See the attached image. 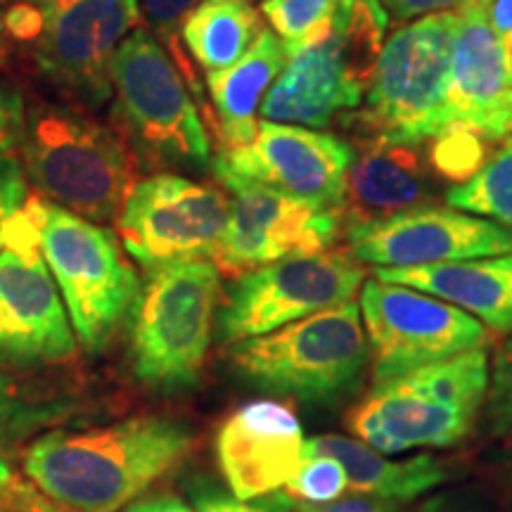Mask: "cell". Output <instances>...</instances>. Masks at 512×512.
Segmentation results:
<instances>
[{
	"label": "cell",
	"mask_w": 512,
	"mask_h": 512,
	"mask_svg": "<svg viewBox=\"0 0 512 512\" xmlns=\"http://www.w3.org/2000/svg\"><path fill=\"white\" fill-rule=\"evenodd\" d=\"M41 249L0 252V366L38 368L76 354L72 320Z\"/></svg>",
	"instance_id": "obj_17"
},
{
	"label": "cell",
	"mask_w": 512,
	"mask_h": 512,
	"mask_svg": "<svg viewBox=\"0 0 512 512\" xmlns=\"http://www.w3.org/2000/svg\"><path fill=\"white\" fill-rule=\"evenodd\" d=\"M430 169V159L415 145L361 140L344 181L342 216L347 226L425 207L434 195Z\"/></svg>",
	"instance_id": "obj_20"
},
{
	"label": "cell",
	"mask_w": 512,
	"mask_h": 512,
	"mask_svg": "<svg viewBox=\"0 0 512 512\" xmlns=\"http://www.w3.org/2000/svg\"><path fill=\"white\" fill-rule=\"evenodd\" d=\"M375 280L458 306L496 332H512V252L420 268H375Z\"/></svg>",
	"instance_id": "obj_21"
},
{
	"label": "cell",
	"mask_w": 512,
	"mask_h": 512,
	"mask_svg": "<svg viewBox=\"0 0 512 512\" xmlns=\"http://www.w3.org/2000/svg\"><path fill=\"white\" fill-rule=\"evenodd\" d=\"M38 249L81 347L105 349L131 318L140 292L138 275L112 230L38 200Z\"/></svg>",
	"instance_id": "obj_9"
},
{
	"label": "cell",
	"mask_w": 512,
	"mask_h": 512,
	"mask_svg": "<svg viewBox=\"0 0 512 512\" xmlns=\"http://www.w3.org/2000/svg\"><path fill=\"white\" fill-rule=\"evenodd\" d=\"M486 427L496 439H512V337L498 349L486 392Z\"/></svg>",
	"instance_id": "obj_30"
},
{
	"label": "cell",
	"mask_w": 512,
	"mask_h": 512,
	"mask_svg": "<svg viewBox=\"0 0 512 512\" xmlns=\"http://www.w3.org/2000/svg\"><path fill=\"white\" fill-rule=\"evenodd\" d=\"M202 0H143L145 19L150 24V31L162 46L169 48V55L181 69V74L190 72L188 62H185L183 50L178 46L181 38L183 22L190 17V12L200 5Z\"/></svg>",
	"instance_id": "obj_31"
},
{
	"label": "cell",
	"mask_w": 512,
	"mask_h": 512,
	"mask_svg": "<svg viewBox=\"0 0 512 512\" xmlns=\"http://www.w3.org/2000/svg\"><path fill=\"white\" fill-rule=\"evenodd\" d=\"M228 363L249 387L273 396L332 406L354 396L370 366L356 302L332 306L297 323L230 344Z\"/></svg>",
	"instance_id": "obj_3"
},
{
	"label": "cell",
	"mask_w": 512,
	"mask_h": 512,
	"mask_svg": "<svg viewBox=\"0 0 512 512\" xmlns=\"http://www.w3.org/2000/svg\"><path fill=\"white\" fill-rule=\"evenodd\" d=\"M221 302V271L211 259L147 268L131 311L133 375L157 392L195 387Z\"/></svg>",
	"instance_id": "obj_6"
},
{
	"label": "cell",
	"mask_w": 512,
	"mask_h": 512,
	"mask_svg": "<svg viewBox=\"0 0 512 512\" xmlns=\"http://www.w3.org/2000/svg\"><path fill=\"white\" fill-rule=\"evenodd\" d=\"M230 216V197L178 174L140 178L119 211L121 245L145 268L214 259Z\"/></svg>",
	"instance_id": "obj_13"
},
{
	"label": "cell",
	"mask_w": 512,
	"mask_h": 512,
	"mask_svg": "<svg viewBox=\"0 0 512 512\" xmlns=\"http://www.w3.org/2000/svg\"><path fill=\"white\" fill-rule=\"evenodd\" d=\"M17 150L43 200L93 223L119 219L136 183V157L117 128L60 102H31Z\"/></svg>",
	"instance_id": "obj_2"
},
{
	"label": "cell",
	"mask_w": 512,
	"mask_h": 512,
	"mask_svg": "<svg viewBox=\"0 0 512 512\" xmlns=\"http://www.w3.org/2000/svg\"><path fill=\"white\" fill-rule=\"evenodd\" d=\"M299 512H401L399 503L384 501V498L368 496V494H354L342 496L337 501L325 505H302Z\"/></svg>",
	"instance_id": "obj_37"
},
{
	"label": "cell",
	"mask_w": 512,
	"mask_h": 512,
	"mask_svg": "<svg viewBox=\"0 0 512 512\" xmlns=\"http://www.w3.org/2000/svg\"><path fill=\"white\" fill-rule=\"evenodd\" d=\"M19 0H0V69H5L15 57V15Z\"/></svg>",
	"instance_id": "obj_38"
},
{
	"label": "cell",
	"mask_w": 512,
	"mask_h": 512,
	"mask_svg": "<svg viewBox=\"0 0 512 512\" xmlns=\"http://www.w3.org/2000/svg\"><path fill=\"white\" fill-rule=\"evenodd\" d=\"M27 176L12 152H0V247L5 228L27 204Z\"/></svg>",
	"instance_id": "obj_33"
},
{
	"label": "cell",
	"mask_w": 512,
	"mask_h": 512,
	"mask_svg": "<svg viewBox=\"0 0 512 512\" xmlns=\"http://www.w3.org/2000/svg\"><path fill=\"white\" fill-rule=\"evenodd\" d=\"M510 510H512V498H510Z\"/></svg>",
	"instance_id": "obj_45"
},
{
	"label": "cell",
	"mask_w": 512,
	"mask_h": 512,
	"mask_svg": "<svg viewBox=\"0 0 512 512\" xmlns=\"http://www.w3.org/2000/svg\"><path fill=\"white\" fill-rule=\"evenodd\" d=\"M479 3H482V5H486V8H489V5L494 3V0H479Z\"/></svg>",
	"instance_id": "obj_43"
},
{
	"label": "cell",
	"mask_w": 512,
	"mask_h": 512,
	"mask_svg": "<svg viewBox=\"0 0 512 512\" xmlns=\"http://www.w3.org/2000/svg\"><path fill=\"white\" fill-rule=\"evenodd\" d=\"M389 19L396 22H415V19L453 12L465 8L470 0H380Z\"/></svg>",
	"instance_id": "obj_35"
},
{
	"label": "cell",
	"mask_w": 512,
	"mask_h": 512,
	"mask_svg": "<svg viewBox=\"0 0 512 512\" xmlns=\"http://www.w3.org/2000/svg\"><path fill=\"white\" fill-rule=\"evenodd\" d=\"M456 29L453 10L415 19L389 36L361 112L354 114L358 138L420 145L444 131Z\"/></svg>",
	"instance_id": "obj_8"
},
{
	"label": "cell",
	"mask_w": 512,
	"mask_h": 512,
	"mask_svg": "<svg viewBox=\"0 0 512 512\" xmlns=\"http://www.w3.org/2000/svg\"><path fill=\"white\" fill-rule=\"evenodd\" d=\"M283 491L299 508L302 505H325L347 494L349 477L337 458L306 456L299 475Z\"/></svg>",
	"instance_id": "obj_28"
},
{
	"label": "cell",
	"mask_w": 512,
	"mask_h": 512,
	"mask_svg": "<svg viewBox=\"0 0 512 512\" xmlns=\"http://www.w3.org/2000/svg\"><path fill=\"white\" fill-rule=\"evenodd\" d=\"M112 121L136 164L150 169L211 166V140L185 76L150 29L128 34L112 60Z\"/></svg>",
	"instance_id": "obj_4"
},
{
	"label": "cell",
	"mask_w": 512,
	"mask_h": 512,
	"mask_svg": "<svg viewBox=\"0 0 512 512\" xmlns=\"http://www.w3.org/2000/svg\"><path fill=\"white\" fill-rule=\"evenodd\" d=\"M287 53L273 29H261L252 48L226 69L207 74L219 150L247 145L256 136V112L283 72Z\"/></svg>",
	"instance_id": "obj_23"
},
{
	"label": "cell",
	"mask_w": 512,
	"mask_h": 512,
	"mask_svg": "<svg viewBox=\"0 0 512 512\" xmlns=\"http://www.w3.org/2000/svg\"><path fill=\"white\" fill-rule=\"evenodd\" d=\"M24 484L27 482H22V479L15 477L8 458H5L3 451H0V512H15L17 510L19 494H22Z\"/></svg>",
	"instance_id": "obj_39"
},
{
	"label": "cell",
	"mask_w": 512,
	"mask_h": 512,
	"mask_svg": "<svg viewBox=\"0 0 512 512\" xmlns=\"http://www.w3.org/2000/svg\"><path fill=\"white\" fill-rule=\"evenodd\" d=\"M264 24L252 0H202L183 22V46L204 72L235 64L252 48Z\"/></svg>",
	"instance_id": "obj_24"
},
{
	"label": "cell",
	"mask_w": 512,
	"mask_h": 512,
	"mask_svg": "<svg viewBox=\"0 0 512 512\" xmlns=\"http://www.w3.org/2000/svg\"><path fill=\"white\" fill-rule=\"evenodd\" d=\"M446 204L512 228V136L505 138L475 176L446 192Z\"/></svg>",
	"instance_id": "obj_25"
},
{
	"label": "cell",
	"mask_w": 512,
	"mask_h": 512,
	"mask_svg": "<svg viewBox=\"0 0 512 512\" xmlns=\"http://www.w3.org/2000/svg\"><path fill=\"white\" fill-rule=\"evenodd\" d=\"M339 5L342 0H264L261 15L292 57L328 34Z\"/></svg>",
	"instance_id": "obj_26"
},
{
	"label": "cell",
	"mask_w": 512,
	"mask_h": 512,
	"mask_svg": "<svg viewBox=\"0 0 512 512\" xmlns=\"http://www.w3.org/2000/svg\"><path fill=\"white\" fill-rule=\"evenodd\" d=\"M216 458L230 494L240 501L283 491L306 460L302 425L285 403L249 401L221 425Z\"/></svg>",
	"instance_id": "obj_19"
},
{
	"label": "cell",
	"mask_w": 512,
	"mask_h": 512,
	"mask_svg": "<svg viewBox=\"0 0 512 512\" xmlns=\"http://www.w3.org/2000/svg\"><path fill=\"white\" fill-rule=\"evenodd\" d=\"M15 512H69V510H64L62 505L53 503L48 496L36 494V489H31L29 484H24Z\"/></svg>",
	"instance_id": "obj_40"
},
{
	"label": "cell",
	"mask_w": 512,
	"mask_h": 512,
	"mask_svg": "<svg viewBox=\"0 0 512 512\" xmlns=\"http://www.w3.org/2000/svg\"><path fill=\"white\" fill-rule=\"evenodd\" d=\"M43 27L31 46L41 79L76 105L112 98V60L140 27V0H41Z\"/></svg>",
	"instance_id": "obj_12"
},
{
	"label": "cell",
	"mask_w": 512,
	"mask_h": 512,
	"mask_svg": "<svg viewBox=\"0 0 512 512\" xmlns=\"http://www.w3.org/2000/svg\"><path fill=\"white\" fill-rule=\"evenodd\" d=\"M512 41L498 34L489 10L470 0L458 10L451 76L446 91L448 126L475 128L489 140L512 133Z\"/></svg>",
	"instance_id": "obj_18"
},
{
	"label": "cell",
	"mask_w": 512,
	"mask_h": 512,
	"mask_svg": "<svg viewBox=\"0 0 512 512\" xmlns=\"http://www.w3.org/2000/svg\"><path fill=\"white\" fill-rule=\"evenodd\" d=\"M190 498L197 512H297L299 505L292 501L285 491L240 501V498L223 494L211 484L192 486Z\"/></svg>",
	"instance_id": "obj_32"
},
{
	"label": "cell",
	"mask_w": 512,
	"mask_h": 512,
	"mask_svg": "<svg viewBox=\"0 0 512 512\" xmlns=\"http://www.w3.org/2000/svg\"><path fill=\"white\" fill-rule=\"evenodd\" d=\"M510 112H512V95H510Z\"/></svg>",
	"instance_id": "obj_44"
},
{
	"label": "cell",
	"mask_w": 512,
	"mask_h": 512,
	"mask_svg": "<svg viewBox=\"0 0 512 512\" xmlns=\"http://www.w3.org/2000/svg\"><path fill=\"white\" fill-rule=\"evenodd\" d=\"M349 254L375 268H420L512 252V233L460 209L415 207L347 226Z\"/></svg>",
	"instance_id": "obj_16"
},
{
	"label": "cell",
	"mask_w": 512,
	"mask_h": 512,
	"mask_svg": "<svg viewBox=\"0 0 512 512\" xmlns=\"http://www.w3.org/2000/svg\"><path fill=\"white\" fill-rule=\"evenodd\" d=\"M486 392L489 354L477 347L373 384L366 399L347 413V427L382 453L456 446L470 434Z\"/></svg>",
	"instance_id": "obj_5"
},
{
	"label": "cell",
	"mask_w": 512,
	"mask_h": 512,
	"mask_svg": "<svg viewBox=\"0 0 512 512\" xmlns=\"http://www.w3.org/2000/svg\"><path fill=\"white\" fill-rule=\"evenodd\" d=\"M361 285L363 271L356 259L337 249L252 268L221 287L214 335L221 344L268 335L318 311L354 302Z\"/></svg>",
	"instance_id": "obj_10"
},
{
	"label": "cell",
	"mask_w": 512,
	"mask_h": 512,
	"mask_svg": "<svg viewBox=\"0 0 512 512\" xmlns=\"http://www.w3.org/2000/svg\"><path fill=\"white\" fill-rule=\"evenodd\" d=\"M486 140L489 138L477 133L475 128L451 124L432 138L427 159H430V166L437 174L451 178L458 185L475 176L489 159L484 150Z\"/></svg>",
	"instance_id": "obj_27"
},
{
	"label": "cell",
	"mask_w": 512,
	"mask_h": 512,
	"mask_svg": "<svg viewBox=\"0 0 512 512\" xmlns=\"http://www.w3.org/2000/svg\"><path fill=\"white\" fill-rule=\"evenodd\" d=\"M60 415L55 403H36L24 396L8 377L0 375V437H22Z\"/></svg>",
	"instance_id": "obj_29"
},
{
	"label": "cell",
	"mask_w": 512,
	"mask_h": 512,
	"mask_svg": "<svg viewBox=\"0 0 512 512\" xmlns=\"http://www.w3.org/2000/svg\"><path fill=\"white\" fill-rule=\"evenodd\" d=\"M190 427L145 415L88 432H50L29 446V482L69 512H119L188 456Z\"/></svg>",
	"instance_id": "obj_1"
},
{
	"label": "cell",
	"mask_w": 512,
	"mask_h": 512,
	"mask_svg": "<svg viewBox=\"0 0 512 512\" xmlns=\"http://www.w3.org/2000/svg\"><path fill=\"white\" fill-rule=\"evenodd\" d=\"M489 19L498 34L512 41V0H494L489 10Z\"/></svg>",
	"instance_id": "obj_42"
},
{
	"label": "cell",
	"mask_w": 512,
	"mask_h": 512,
	"mask_svg": "<svg viewBox=\"0 0 512 512\" xmlns=\"http://www.w3.org/2000/svg\"><path fill=\"white\" fill-rule=\"evenodd\" d=\"M389 15L380 0H342L328 34L287 57L261 102L268 121L325 128L366 98Z\"/></svg>",
	"instance_id": "obj_7"
},
{
	"label": "cell",
	"mask_w": 512,
	"mask_h": 512,
	"mask_svg": "<svg viewBox=\"0 0 512 512\" xmlns=\"http://www.w3.org/2000/svg\"><path fill=\"white\" fill-rule=\"evenodd\" d=\"M230 192V216L214 264L223 273L328 252L342 233V211L297 200L256 183L223 185Z\"/></svg>",
	"instance_id": "obj_15"
},
{
	"label": "cell",
	"mask_w": 512,
	"mask_h": 512,
	"mask_svg": "<svg viewBox=\"0 0 512 512\" xmlns=\"http://www.w3.org/2000/svg\"><path fill=\"white\" fill-rule=\"evenodd\" d=\"M24 107L22 93L8 81L0 79V152L15 150L22 136L24 126Z\"/></svg>",
	"instance_id": "obj_34"
},
{
	"label": "cell",
	"mask_w": 512,
	"mask_h": 512,
	"mask_svg": "<svg viewBox=\"0 0 512 512\" xmlns=\"http://www.w3.org/2000/svg\"><path fill=\"white\" fill-rule=\"evenodd\" d=\"M361 313L375 384L489 342L475 316L413 287L368 280L361 287Z\"/></svg>",
	"instance_id": "obj_11"
},
{
	"label": "cell",
	"mask_w": 512,
	"mask_h": 512,
	"mask_svg": "<svg viewBox=\"0 0 512 512\" xmlns=\"http://www.w3.org/2000/svg\"><path fill=\"white\" fill-rule=\"evenodd\" d=\"M351 162L354 147L332 133L261 119L247 145L219 150L211 171L221 185L256 183L342 211Z\"/></svg>",
	"instance_id": "obj_14"
},
{
	"label": "cell",
	"mask_w": 512,
	"mask_h": 512,
	"mask_svg": "<svg viewBox=\"0 0 512 512\" xmlns=\"http://www.w3.org/2000/svg\"><path fill=\"white\" fill-rule=\"evenodd\" d=\"M411 512H494L475 491H444L430 496Z\"/></svg>",
	"instance_id": "obj_36"
},
{
	"label": "cell",
	"mask_w": 512,
	"mask_h": 512,
	"mask_svg": "<svg viewBox=\"0 0 512 512\" xmlns=\"http://www.w3.org/2000/svg\"><path fill=\"white\" fill-rule=\"evenodd\" d=\"M306 456L337 458L347 470L351 494H368L394 503L415 501L458 477V467L451 460L434 458L432 453L392 460L377 448L342 434L309 439Z\"/></svg>",
	"instance_id": "obj_22"
},
{
	"label": "cell",
	"mask_w": 512,
	"mask_h": 512,
	"mask_svg": "<svg viewBox=\"0 0 512 512\" xmlns=\"http://www.w3.org/2000/svg\"><path fill=\"white\" fill-rule=\"evenodd\" d=\"M124 512H197V510H192L190 505H185L181 498L164 496V498H152V501L136 503Z\"/></svg>",
	"instance_id": "obj_41"
}]
</instances>
